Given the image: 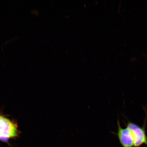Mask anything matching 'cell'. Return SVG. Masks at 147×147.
Instances as JSON below:
<instances>
[{"instance_id":"1","label":"cell","mask_w":147,"mask_h":147,"mask_svg":"<svg viewBox=\"0 0 147 147\" xmlns=\"http://www.w3.org/2000/svg\"><path fill=\"white\" fill-rule=\"evenodd\" d=\"M17 128L16 123L0 115V140L8 142L9 139L18 136Z\"/></svg>"},{"instance_id":"2","label":"cell","mask_w":147,"mask_h":147,"mask_svg":"<svg viewBox=\"0 0 147 147\" xmlns=\"http://www.w3.org/2000/svg\"><path fill=\"white\" fill-rule=\"evenodd\" d=\"M142 127H140L133 122L128 121L126 124L131 131L133 135L134 142V147H140L145 144L147 146V137L146 131V117Z\"/></svg>"},{"instance_id":"3","label":"cell","mask_w":147,"mask_h":147,"mask_svg":"<svg viewBox=\"0 0 147 147\" xmlns=\"http://www.w3.org/2000/svg\"><path fill=\"white\" fill-rule=\"evenodd\" d=\"M117 131L116 135L122 147H134V142L133 135L130 130L126 127H121L119 119L117 121Z\"/></svg>"}]
</instances>
